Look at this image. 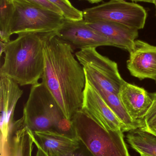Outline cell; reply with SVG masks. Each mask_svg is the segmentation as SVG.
<instances>
[{
    "label": "cell",
    "instance_id": "6da1fadb",
    "mask_svg": "<svg viewBox=\"0 0 156 156\" xmlns=\"http://www.w3.org/2000/svg\"><path fill=\"white\" fill-rule=\"evenodd\" d=\"M72 47L56 34L47 41L44 49L45 68L42 82L71 121L81 110L86 84L84 69Z\"/></svg>",
    "mask_w": 156,
    "mask_h": 156
},
{
    "label": "cell",
    "instance_id": "7a4b0ae2",
    "mask_svg": "<svg viewBox=\"0 0 156 156\" xmlns=\"http://www.w3.org/2000/svg\"><path fill=\"white\" fill-rule=\"evenodd\" d=\"M56 32L19 34L14 40L1 42V56L4 54L0 75L20 86L38 83L45 68L44 49L47 41Z\"/></svg>",
    "mask_w": 156,
    "mask_h": 156
},
{
    "label": "cell",
    "instance_id": "3957f363",
    "mask_svg": "<svg viewBox=\"0 0 156 156\" xmlns=\"http://www.w3.org/2000/svg\"><path fill=\"white\" fill-rule=\"evenodd\" d=\"M26 126L32 132L52 131L71 138H77L72 122L42 82L32 85L24 108Z\"/></svg>",
    "mask_w": 156,
    "mask_h": 156
},
{
    "label": "cell",
    "instance_id": "277c9868",
    "mask_svg": "<svg viewBox=\"0 0 156 156\" xmlns=\"http://www.w3.org/2000/svg\"><path fill=\"white\" fill-rule=\"evenodd\" d=\"M71 121L78 139L94 156H130L123 132L107 130L81 109Z\"/></svg>",
    "mask_w": 156,
    "mask_h": 156
},
{
    "label": "cell",
    "instance_id": "5b68a950",
    "mask_svg": "<svg viewBox=\"0 0 156 156\" xmlns=\"http://www.w3.org/2000/svg\"><path fill=\"white\" fill-rule=\"evenodd\" d=\"M95 48L81 49L75 56L84 69L85 76L94 87L119 94L124 80L117 64L98 53Z\"/></svg>",
    "mask_w": 156,
    "mask_h": 156
},
{
    "label": "cell",
    "instance_id": "8992f818",
    "mask_svg": "<svg viewBox=\"0 0 156 156\" xmlns=\"http://www.w3.org/2000/svg\"><path fill=\"white\" fill-rule=\"evenodd\" d=\"M15 9L10 35L27 33L56 32L64 23L62 15L36 5L13 2Z\"/></svg>",
    "mask_w": 156,
    "mask_h": 156
},
{
    "label": "cell",
    "instance_id": "52a82bcc",
    "mask_svg": "<svg viewBox=\"0 0 156 156\" xmlns=\"http://www.w3.org/2000/svg\"><path fill=\"white\" fill-rule=\"evenodd\" d=\"M87 22L109 21L124 25L137 30L144 27L147 12L144 7L125 0H110L83 11Z\"/></svg>",
    "mask_w": 156,
    "mask_h": 156
},
{
    "label": "cell",
    "instance_id": "ba28073f",
    "mask_svg": "<svg viewBox=\"0 0 156 156\" xmlns=\"http://www.w3.org/2000/svg\"><path fill=\"white\" fill-rule=\"evenodd\" d=\"M56 35L72 48L80 50L104 46H114L109 39L89 26L84 19L72 21L65 19L63 24L56 32Z\"/></svg>",
    "mask_w": 156,
    "mask_h": 156
},
{
    "label": "cell",
    "instance_id": "9c48e42d",
    "mask_svg": "<svg viewBox=\"0 0 156 156\" xmlns=\"http://www.w3.org/2000/svg\"><path fill=\"white\" fill-rule=\"evenodd\" d=\"M81 110L107 130L128 132L86 77Z\"/></svg>",
    "mask_w": 156,
    "mask_h": 156
},
{
    "label": "cell",
    "instance_id": "30bf717a",
    "mask_svg": "<svg viewBox=\"0 0 156 156\" xmlns=\"http://www.w3.org/2000/svg\"><path fill=\"white\" fill-rule=\"evenodd\" d=\"M19 86L10 78L0 75L1 138L8 136L15 121L14 115L16 106L23 94Z\"/></svg>",
    "mask_w": 156,
    "mask_h": 156
},
{
    "label": "cell",
    "instance_id": "8fae6325",
    "mask_svg": "<svg viewBox=\"0 0 156 156\" xmlns=\"http://www.w3.org/2000/svg\"><path fill=\"white\" fill-rule=\"evenodd\" d=\"M129 53L127 67L131 75L140 80L152 79L156 82V46L136 40Z\"/></svg>",
    "mask_w": 156,
    "mask_h": 156
},
{
    "label": "cell",
    "instance_id": "7c38bea8",
    "mask_svg": "<svg viewBox=\"0 0 156 156\" xmlns=\"http://www.w3.org/2000/svg\"><path fill=\"white\" fill-rule=\"evenodd\" d=\"M1 138V156H32L34 135L24 124L23 116L15 121L8 136Z\"/></svg>",
    "mask_w": 156,
    "mask_h": 156
},
{
    "label": "cell",
    "instance_id": "4fadbf2b",
    "mask_svg": "<svg viewBox=\"0 0 156 156\" xmlns=\"http://www.w3.org/2000/svg\"><path fill=\"white\" fill-rule=\"evenodd\" d=\"M118 95L132 118L143 122V120L153 104L154 93H150L144 88L124 80Z\"/></svg>",
    "mask_w": 156,
    "mask_h": 156
},
{
    "label": "cell",
    "instance_id": "5bb4252c",
    "mask_svg": "<svg viewBox=\"0 0 156 156\" xmlns=\"http://www.w3.org/2000/svg\"><path fill=\"white\" fill-rule=\"evenodd\" d=\"M87 24L109 39L114 46L130 53L138 36V30L122 24L109 21L87 22Z\"/></svg>",
    "mask_w": 156,
    "mask_h": 156
},
{
    "label": "cell",
    "instance_id": "9a60e30c",
    "mask_svg": "<svg viewBox=\"0 0 156 156\" xmlns=\"http://www.w3.org/2000/svg\"><path fill=\"white\" fill-rule=\"evenodd\" d=\"M34 144L49 156H67L78 147L79 140L52 131L34 133Z\"/></svg>",
    "mask_w": 156,
    "mask_h": 156
},
{
    "label": "cell",
    "instance_id": "2e32d148",
    "mask_svg": "<svg viewBox=\"0 0 156 156\" xmlns=\"http://www.w3.org/2000/svg\"><path fill=\"white\" fill-rule=\"evenodd\" d=\"M94 87L119 120L126 126L128 132L143 127V122L135 121L130 116L118 94Z\"/></svg>",
    "mask_w": 156,
    "mask_h": 156
},
{
    "label": "cell",
    "instance_id": "e0dca14e",
    "mask_svg": "<svg viewBox=\"0 0 156 156\" xmlns=\"http://www.w3.org/2000/svg\"><path fill=\"white\" fill-rule=\"evenodd\" d=\"M126 139L130 146L141 155L156 156V135L143 128L129 131Z\"/></svg>",
    "mask_w": 156,
    "mask_h": 156
},
{
    "label": "cell",
    "instance_id": "ac0fdd59",
    "mask_svg": "<svg viewBox=\"0 0 156 156\" xmlns=\"http://www.w3.org/2000/svg\"><path fill=\"white\" fill-rule=\"evenodd\" d=\"M15 6L11 0H1L0 3V37L1 42L11 41L10 26L13 16Z\"/></svg>",
    "mask_w": 156,
    "mask_h": 156
},
{
    "label": "cell",
    "instance_id": "d6986e66",
    "mask_svg": "<svg viewBox=\"0 0 156 156\" xmlns=\"http://www.w3.org/2000/svg\"><path fill=\"white\" fill-rule=\"evenodd\" d=\"M62 12L65 19L72 21L83 20V12L73 6L69 0H47Z\"/></svg>",
    "mask_w": 156,
    "mask_h": 156
},
{
    "label": "cell",
    "instance_id": "ffe728a7",
    "mask_svg": "<svg viewBox=\"0 0 156 156\" xmlns=\"http://www.w3.org/2000/svg\"><path fill=\"white\" fill-rule=\"evenodd\" d=\"M13 2L22 3L31 5H36L49 9L56 12L62 15V12L56 6L47 1V0H11Z\"/></svg>",
    "mask_w": 156,
    "mask_h": 156
},
{
    "label": "cell",
    "instance_id": "44dd1931",
    "mask_svg": "<svg viewBox=\"0 0 156 156\" xmlns=\"http://www.w3.org/2000/svg\"><path fill=\"white\" fill-rule=\"evenodd\" d=\"M143 122V127L156 123V92L154 93V98L153 104Z\"/></svg>",
    "mask_w": 156,
    "mask_h": 156
},
{
    "label": "cell",
    "instance_id": "7402d4cb",
    "mask_svg": "<svg viewBox=\"0 0 156 156\" xmlns=\"http://www.w3.org/2000/svg\"><path fill=\"white\" fill-rule=\"evenodd\" d=\"M67 156H94L85 145L79 140L78 147Z\"/></svg>",
    "mask_w": 156,
    "mask_h": 156
},
{
    "label": "cell",
    "instance_id": "603a6c76",
    "mask_svg": "<svg viewBox=\"0 0 156 156\" xmlns=\"http://www.w3.org/2000/svg\"><path fill=\"white\" fill-rule=\"evenodd\" d=\"M142 128L156 135V123L149 126H145Z\"/></svg>",
    "mask_w": 156,
    "mask_h": 156
},
{
    "label": "cell",
    "instance_id": "cb8c5ba5",
    "mask_svg": "<svg viewBox=\"0 0 156 156\" xmlns=\"http://www.w3.org/2000/svg\"><path fill=\"white\" fill-rule=\"evenodd\" d=\"M36 146L37 147V151L36 156H49L42 150V148L38 145L35 144Z\"/></svg>",
    "mask_w": 156,
    "mask_h": 156
},
{
    "label": "cell",
    "instance_id": "d4e9b609",
    "mask_svg": "<svg viewBox=\"0 0 156 156\" xmlns=\"http://www.w3.org/2000/svg\"><path fill=\"white\" fill-rule=\"evenodd\" d=\"M131 1H135V2H145L152 3H154V0H131Z\"/></svg>",
    "mask_w": 156,
    "mask_h": 156
},
{
    "label": "cell",
    "instance_id": "484cf974",
    "mask_svg": "<svg viewBox=\"0 0 156 156\" xmlns=\"http://www.w3.org/2000/svg\"><path fill=\"white\" fill-rule=\"evenodd\" d=\"M84 1H88L89 2L91 3H98L100 2H102L103 0H84Z\"/></svg>",
    "mask_w": 156,
    "mask_h": 156
},
{
    "label": "cell",
    "instance_id": "4316f807",
    "mask_svg": "<svg viewBox=\"0 0 156 156\" xmlns=\"http://www.w3.org/2000/svg\"><path fill=\"white\" fill-rule=\"evenodd\" d=\"M154 5H155L156 7V0H154Z\"/></svg>",
    "mask_w": 156,
    "mask_h": 156
},
{
    "label": "cell",
    "instance_id": "83f0119b",
    "mask_svg": "<svg viewBox=\"0 0 156 156\" xmlns=\"http://www.w3.org/2000/svg\"><path fill=\"white\" fill-rule=\"evenodd\" d=\"M141 156H144V155H141Z\"/></svg>",
    "mask_w": 156,
    "mask_h": 156
}]
</instances>
